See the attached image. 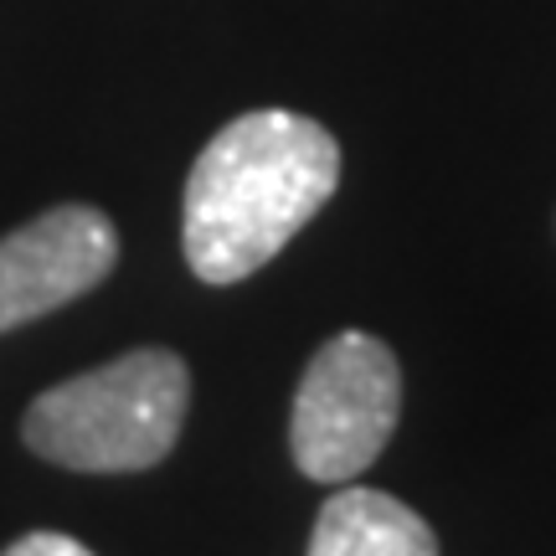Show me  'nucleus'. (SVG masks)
<instances>
[{"mask_svg":"<svg viewBox=\"0 0 556 556\" xmlns=\"http://www.w3.org/2000/svg\"><path fill=\"white\" fill-rule=\"evenodd\" d=\"M340 186V144L309 114L253 109L206 139L186 176L180 248L201 283H242L309 227Z\"/></svg>","mask_w":556,"mask_h":556,"instance_id":"obj_1","label":"nucleus"},{"mask_svg":"<svg viewBox=\"0 0 556 556\" xmlns=\"http://www.w3.org/2000/svg\"><path fill=\"white\" fill-rule=\"evenodd\" d=\"M191 371L176 351H124L26 407V448L73 475H139L176 448Z\"/></svg>","mask_w":556,"mask_h":556,"instance_id":"obj_2","label":"nucleus"},{"mask_svg":"<svg viewBox=\"0 0 556 556\" xmlns=\"http://www.w3.org/2000/svg\"><path fill=\"white\" fill-rule=\"evenodd\" d=\"M402 417V366L366 330H340L304 366L289 417V448L304 479L345 484L366 475Z\"/></svg>","mask_w":556,"mask_h":556,"instance_id":"obj_3","label":"nucleus"},{"mask_svg":"<svg viewBox=\"0 0 556 556\" xmlns=\"http://www.w3.org/2000/svg\"><path fill=\"white\" fill-rule=\"evenodd\" d=\"M0 556H93V552H88L83 541L62 536V531H31V536L11 541Z\"/></svg>","mask_w":556,"mask_h":556,"instance_id":"obj_6","label":"nucleus"},{"mask_svg":"<svg viewBox=\"0 0 556 556\" xmlns=\"http://www.w3.org/2000/svg\"><path fill=\"white\" fill-rule=\"evenodd\" d=\"M119 263V232L99 206H52L0 238V336L99 289Z\"/></svg>","mask_w":556,"mask_h":556,"instance_id":"obj_4","label":"nucleus"},{"mask_svg":"<svg viewBox=\"0 0 556 556\" xmlns=\"http://www.w3.org/2000/svg\"><path fill=\"white\" fill-rule=\"evenodd\" d=\"M309 556H438V536L397 495L345 479L319 505Z\"/></svg>","mask_w":556,"mask_h":556,"instance_id":"obj_5","label":"nucleus"}]
</instances>
